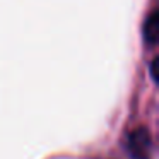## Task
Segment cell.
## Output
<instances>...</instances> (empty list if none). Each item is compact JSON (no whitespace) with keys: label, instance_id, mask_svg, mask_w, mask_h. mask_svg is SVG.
Masks as SVG:
<instances>
[{"label":"cell","instance_id":"cell-1","mask_svg":"<svg viewBox=\"0 0 159 159\" xmlns=\"http://www.w3.org/2000/svg\"><path fill=\"white\" fill-rule=\"evenodd\" d=\"M151 135L145 130L144 127H139L135 130H132L127 135V142H125V147H127L128 154L134 159H149L151 154Z\"/></svg>","mask_w":159,"mask_h":159},{"label":"cell","instance_id":"cell-2","mask_svg":"<svg viewBox=\"0 0 159 159\" xmlns=\"http://www.w3.org/2000/svg\"><path fill=\"white\" fill-rule=\"evenodd\" d=\"M157 31H159V12L152 11L144 22V41L149 46L156 45V41H157Z\"/></svg>","mask_w":159,"mask_h":159},{"label":"cell","instance_id":"cell-3","mask_svg":"<svg viewBox=\"0 0 159 159\" xmlns=\"http://www.w3.org/2000/svg\"><path fill=\"white\" fill-rule=\"evenodd\" d=\"M156 67H157V58H154L152 60V63H151V75H152V79H157V74H156Z\"/></svg>","mask_w":159,"mask_h":159}]
</instances>
